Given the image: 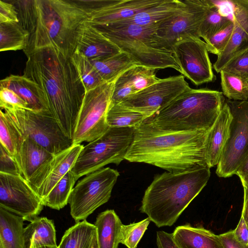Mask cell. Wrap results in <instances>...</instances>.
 <instances>
[{
  "label": "cell",
  "mask_w": 248,
  "mask_h": 248,
  "mask_svg": "<svg viewBox=\"0 0 248 248\" xmlns=\"http://www.w3.org/2000/svg\"><path fill=\"white\" fill-rule=\"evenodd\" d=\"M30 35L19 22L0 23V51L24 50Z\"/></svg>",
  "instance_id": "30"
},
{
  "label": "cell",
  "mask_w": 248,
  "mask_h": 248,
  "mask_svg": "<svg viewBox=\"0 0 248 248\" xmlns=\"http://www.w3.org/2000/svg\"><path fill=\"white\" fill-rule=\"evenodd\" d=\"M119 176L117 170L103 168L78 181L68 200L70 215L76 223L86 220L98 207L108 201Z\"/></svg>",
  "instance_id": "9"
},
{
  "label": "cell",
  "mask_w": 248,
  "mask_h": 248,
  "mask_svg": "<svg viewBox=\"0 0 248 248\" xmlns=\"http://www.w3.org/2000/svg\"><path fill=\"white\" fill-rule=\"evenodd\" d=\"M24 138L13 124L7 114L0 111V142L14 159L22 144Z\"/></svg>",
  "instance_id": "33"
},
{
  "label": "cell",
  "mask_w": 248,
  "mask_h": 248,
  "mask_svg": "<svg viewBox=\"0 0 248 248\" xmlns=\"http://www.w3.org/2000/svg\"><path fill=\"white\" fill-rule=\"evenodd\" d=\"M10 2L16 9L19 24L31 35L33 32L36 24L35 0H12Z\"/></svg>",
  "instance_id": "38"
},
{
  "label": "cell",
  "mask_w": 248,
  "mask_h": 248,
  "mask_svg": "<svg viewBox=\"0 0 248 248\" xmlns=\"http://www.w3.org/2000/svg\"><path fill=\"white\" fill-rule=\"evenodd\" d=\"M23 137H29L52 155L71 147L67 137L49 111L37 112L23 108L3 109Z\"/></svg>",
  "instance_id": "8"
},
{
  "label": "cell",
  "mask_w": 248,
  "mask_h": 248,
  "mask_svg": "<svg viewBox=\"0 0 248 248\" xmlns=\"http://www.w3.org/2000/svg\"><path fill=\"white\" fill-rule=\"evenodd\" d=\"M90 61L98 74L106 82L115 80L125 71L137 65L128 54L123 51Z\"/></svg>",
  "instance_id": "28"
},
{
  "label": "cell",
  "mask_w": 248,
  "mask_h": 248,
  "mask_svg": "<svg viewBox=\"0 0 248 248\" xmlns=\"http://www.w3.org/2000/svg\"><path fill=\"white\" fill-rule=\"evenodd\" d=\"M38 248H58V246H44Z\"/></svg>",
  "instance_id": "52"
},
{
  "label": "cell",
  "mask_w": 248,
  "mask_h": 248,
  "mask_svg": "<svg viewBox=\"0 0 248 248\" xmlns=\"http://www.w3.org/2000/svg\"><path fill=\"white\" fill-rule=\"evenodd\" d=\"M0 87L15 92L28 104L29 110L37 112L49 111L41 89L35 82L23 75H11L0 80Z\"/></svg>",
  "instance_id": "21"
},
{
  "label": "cell",
  "mask_w": 248,
  "mask_h": 248,
  "mask_svg": "<svg viewBox=\"0 0 248 248\" xmlns=\"http://www.w3.org/2000/svg\"><path fill=\"white\" fill-rule=\"evenodd\" d=\"M149 117L146 114L129 109L119 104H111L107 113V122L109 127L135 128Z\"/></svg>",
  "instance_id": "31"
},
{
  "label": "cell",
  "mask_w": 248,
  "mask_h": 248,
  "mask_svg": "<svg viewBox=\"0 0 248 248\" xmlns=\"http://www.w3.org/2000/svg\"><path fill=\"white\" fill-rule=\"evenodd\" d=\"M220 73L223 95L229 100L248 101V80L223 70Z\"/></svg>",
  "instance_id": "35"
},
{
  "label": "cell",
  "mask_w": 248,
  "mask_h": 248,
  "mask_svg": "<svg viewBox=\"0 0 248 248\" xmlns=\"http://www.w3.org/2000/svg\"><path fill=\"white\" fill-rule=\"evenodd\" d=\"M35 6L36 27L23 50L27 57L53 47L70 58L77 48L78 31L88 18L86 12L73 0H35Z\"/></svg>",
  "instance_id": "4"
},
{
  "label": "cell",
  "mask_w": 248,
  "mask_h": 248,
  "mask_svg": "<svg viewBox=\"0 0 248 248\" xmlns=\"http://www.w3.org/2000/svg\"><path fill=\"white\" fill-rule=\"evenodd\" d=\"M85 89L92 90L105 81L98 74L91 61L78 50L70 57Z\"/></svg>",
  "instance_id": "34"
},
{
  "label": "cell",
  "mask_w": 248,
  "mask_h": 248,
  "mask_svg": "<svg viewBox=\"0 0 248 248\" xmlns=\"http://www.w3.org/2000/svg\"><path fill=\"white\" fill-rule=\"evenodd\" d=\"M134 128L109 127L81 149L71 171L76 180L82 176L124 159L134 139Z\"/></svg>",
  "instance_id": "7"
},
{
  "label": "cell",
  "mask_w": 248,
  "mask_h": 248,
  "mask_svg": "<svg viewBox=\"0 0 248 248\" xmlns=\"http://www.w3.org/2000/svg\"><path fill=\"white\" fill-rule=\"evenodd\" d=\"M161 0H93L80 1L88 15L87 22L103 25L131 18Z\"/></svg>",
  "instance_id": "16"
},
{
  "label": "cell",
  "mask_w": 248,
  "mask_h": 248,
  "mask_svg": "<svg viewBox=\"0 0 248 248\" xmlns=\"http://www.w3.org/2000/svg\"><path fill=\"white\" fill-rule=\"evenodd\" d=\"M233 231L234 235L238 241L248 245V228L242 216L236 228Z\"/></svg>",
  "instance_id": "47"
},
{
  "label": "cell",
  "mask_w": 248,
  "mask_h": 248,
  "mask_svg": "<svg viewBox=\"0 0 248 248\" xmlns=\"http://www.w3.org/2000/svg\"><path fill=\"white\" fill-rule=\"evenodd\" d=\"M242 183L244 184L247 187H248V176L244 178H240Z\"/></svg>",
  "instance_id": "51"
},
{
  "label": "cell",
  "mask_w": 248,
  "mask_h": 248,
  "mask_svg": "<svg viewBox=\"0 0 248 248\" xmlns=\"http://www.w3.org/2000/svg\"><path fill=\"white\" fill-rule=\"evenodd\" d=\"M171 53L183 76L196 86L216 79L207 45L201 38L190 37L175 44Z\"/></svg>",
  "instance_id": "15"
},
{
  "label": "cell",
  "mask_w": 248,
  "mask_h": 248,
  "mask_svg": "<svg viewBox=\"0 0 248 248\" xmlns=\"http://www.w3.org/2000/svg\"><path fill=\"white\" fill-rule=\"evenodd\" d=\"M89 248H99L97 236L93 240L90 247Z\"/></svg>",
  "instance_id": "50"
},
{
  "label": "cell",
  "mask_w": 248,
  "mask_h": 248,
  "mask_svg": "<svg viewBox=\"0 0 248 248\" xmlns=\"http://www.w3.org/2000/svg\"><path fill=\"white\" fill-rule=\"evenodd\" d=\"M189 87L182 75L159 78L155 83L130 95L119 104L150 118Z\"/></svg>",
  "instance_id": "14"
},
{
  "label": "cell",
  "mask_w": 248,
  "mask_h": 248,
  "mask_svg": "<svg viewBox=\"0 0 248 248\" xmlns=\"http://www.w3.org/2000/svg\"><path fill=\"white\" fill-rule=\"evenodd\" d=\"M233 21L223 15L216 5L212 9L202 22L199 30L200 38L206 41L209 38L227 27Z\"/></svg>",
  "instance_id": "36"
},
{
  "label": "cell",
  "mask_w": 248,
  "mask_h": 248,
  "mask_svg": "<svg viewBox=\"0 0 248 248\" xmlns=\"http://www.w3.org/2000/svg\"><path fill=\"white\" fill-rule=\"evenodd\" d=\"M244 189V202L241 216L243 217L248 228V187L242 183Z\"/></svg>",
  "instance_id": "48"
},
{
  "label": "cell",
  "mask_w": 248,
  "mask_h": 248,
  "mask_svg": "<svg viewBox=\"0 0 248 248\" xmlns=\"http://www.w3.org/2000/svg\"><path fill=\"white\" fill-rule=\"evenodd\" d=\"M83 147L81 144H73L65 150L53 155L42 164L27 181L42 200L71 170Z\"/></svg>",
  "instance_id": "17"
},
{
  "label": "cell",
  "mask_w": 248,
  "mask_h": 248,
  "mask_svg": "<svg viewBox=\"0 0 248 248\" xmlns=\"http://www.w3.org/2000/svg\"><path fill=\"white\" fill-rule=\"evenodd\" d=\"M18 22L15 6L10 1L0 0V23Z\"/></svg>",
  "instance_id": "44"
},
{
  "label": "cell",
  "mask_w": 248,
  "mask_h": 248,
  "mask_svg": "<svg viewBox=\"0 0 248 248\" xmlns=\"http://www.w3.org/2000/svg\"><path fill=\"white\" fill-rule=\"evenodd\" d=\"M235 174L240 178L248 176V155L244 160Z\"/></svg>",
  "instance_id": "49"
},
{
  "label": "cell",
  "mask_w": 248,
  "mask_h": 248,
  "mask_svg": "<svg viewBox=\"0 0 248 248\" xmlns=\"http://www.w3.org/2000/svg\"><path fill=\"white\" fill-rule=\"evenodd\" d=\"M94 225L99 248H118L123 224L114 210L109 209L100 213Z\"/></svg>",
  "instance_id": "26"
},
{
  "label": "cell",
  "mask_w": 248,
  "mask_h": 248,
  "mask_svg": "<svg viewBox=\"0 0 248 248\" xmlns=\"http://www.w3.org/2000/svg\"><path fill=\"white\" fill-rule=\"evenodd\" d=\"M76 49L90 60L107 57L121 51L118 47L86 21L81 25L78 31Z\"/></svg>",
  "instance_id": "20"
},
{
  "label": "cell",
  "mask_w": 248,
  "mask_h": 248,
  "mask_svg": "<svg viewBox=\"0 0 248 248\" xmlns=\"http://www.w3.org/2000/svg\"><path fill=\"white\" fill-rule=\"evenodd\" d=\"M151 220L147 217L138 222L122 225L120 243L127 248L137 247L147 229Z\"/></svg>",
  "instance_id": "39"
},
{
  "label": "cell",
  "mask_w": 248,
  "mask_h": 248,
  "mask_svg": "<svg viewBox=\"0 0 248 248\" xmlns=\"http://www.w3.org/2000/svg\"><path fill=\"white\" fill-rule=\"evenodd\" d=\"M172 234L180 248H224L218 235L202 227L186 224L177 227Z\"/></svg>",
  "instance_id": "23"
},
{
  "label": "cell",
  "mask_w": 248,
  "mask_h": 248,
  "mask_svg": "<svg viewBox=\"0 0 248 248\" xmlns=\"http://www.w3.org/2000/svg\"><path fill=\"white\" fill-rule=\"evenodd\" d=\"M185 6L184 0H161L132 17L115 23L142 26L160 25L179 14Z\"/></svg>",
  "instance_id": "22"
},
{
  "label": "cell",
  "mask_w": 248,
  "mask_h": 248,
  "mask_svg": "<svg viewBox=\"0 0 248 248\" xmlns=\"http://www.w3.org/2000/svg\"><path fill=\"white\" fill-rule=\"evenodd\" d=\"M1 109L23 108L29 109L28 104L13 91L0 87Z\"/></svg>",
  "instance_id": "42"
},
{
  "label": "cell",
  "mask_w": 248,
  "mask_h": 248,
  "mask_svg": "<svg viewBox=\"0 0 248 248\" xmlns=\"http://www.w3.org/2000/svg\"><path fill=\"white\" fill-rule=\"evenodd\" d=\"M233 28L234 23L232 21L225 28L205 41L208 52L218 56L228 45Z\"/></svg>",
  "instance_id": "40"
},
{
  "label": "cell",
  "mask_w": 248,
  "mask_h": 248,
  "mask_svg": "<svg viewBox=\"0 0 248 248\" xmlns=\"http://www.w3.org/2000/svg\"><path fill=\"white\" fill-rule=\"evenodd\" d=\"M234 28L224 49L217 56L213 67L220 73L234 56L248 49V0H232Z\"/></svg>",
  "instance_id": "18"
},
{
  "label": "cell",
  "mask_w": 248,
  "mask_h": 248,
  "mask_svg": "<svg viewBox=\"0 0 248 248\" xmlns=\"http://www.w3.org/2000/svg\"><path fill=\"white\" fill-rule=\"evenodd\" d=\"M186 6L178 14L158 26L153 34L155 47L171 52L176 43L190 37H199L200 27L216 4L210 0H184Z\"/></svg>",
  "instance_id": "10"
},
{
  "label": "cell",
  "mask_w": 248,
  "mask_h": 248,
  "mask_svg": "<svg viewBox=\"0 0 248 248\" xmlns=\"http://www.w3.org/2000/svg\"><path fill=\"white\" fill-rule=\"evenodd\" d=\"M155 69L140 65H135L124 72L136 93L157 82L158 78ZM134 93V94H135Z\"/></svg>",
  "instance_id": "37"
},
{
  "label": "cell",
  "mask_w": 248,
  "mask_h": 248,
  "mask_svg": "<svg viewBox=\"0 0 248 248\" xmlns=\"http://www.w3.org/2000/svg\"><path fill=\"white\" fill-rule=\"evenodd\" d=\"M156 244L158 248H180L174 241L172 234L163 231L156 232Z\"/></svg>",
  "instance_id": "46"
},
{
  "label": "cell",
  "mask_w": 248,
  "mask_h": 248,
  "mask_svg": "<svg viewBox=\"0 0 248 248\" xmlns=\"http://www.w3.org/2000/svg\"><path fill=\"white\" fill-rule=\"evenodd\" d=\"M225 101L230 107L232 120L230 137L216 171L222 178L235 174L248 155V101Z\"/></svg>",
  "instance_id": "12"
},
{
  "label": "cell",
  "mask_w": 248,
  "mask_h": 248,
  "mask_svg": "<svg viewBox=\"0 0 248 248\" xmlns=\"http://www.w3.org/2000/svg\"><path fill=\"white\" fill-rule=\"evenodd\" d=\"M224 248H248V245L238 241L235 237L233 230L218 235Z\"/></svg>",
  "instance_id": "45"
},
{
  "label": "cell",
  "mask_w": 248,
  "mask_h": 248,
  "mask_svg": "<svg viewBox=\"0 0 248 248\" xmlns=\"http://www.w3.org/2000/svg\"><path fill=\"white\" fill-rule=\"evenodd\" d=\"M24 221L0 207V248H25Z\"/></svg>",
  "instance_id": "25"
},
{
  "label": "cell",
  "mask_w": 248,
  "mask_h": 248,
  "mask_svg": "<svg viewBox=\"0 0 248 248\" xmlns=\"http://www.w3.org/2000/svg\"><path fill=\"white\" fill-rule=\"evenodd\" d=\"M209 168L155 176L147 187L139 209L158 228L171 226L206 186Z\"/></svg>",
  "instance_id": "3"
},
{
  "label": "cell",
  "mask_w": 248,
  "mask_h": 248,
  "mask_svg": "<svg viewBox=\"0 0 248 248\" xmlns=\"http://www.w3.org/2000/svg\"><path fill=\"white\" fill-rule=\"evenodd\" d=\"M0 172L20 174L14 159L1 145L0 146Z\"/></svg>",
  "instance_id": "43"
},
{
  "label": "cell",
  "mask_w": 248,
  "mask_h": 248,
  "mask_svg": "<svg viewBox=\"0 0 248 248\" xmlns=\"http://www.w3.org/2000/svg\"><path fill=\"white\" fill-rule=\"evenodd\" d=\"M96 236L94 224L79 221L65 232L58 248H89Z\"/></svg>",
  "instance_id": "29"
},
{
  "label": "cell",
  "mask_w": 248,
  "mask_h": 248,
  "mask_svg": "<svg viewBox=\"0 0 248 248\" xmlns=\"http://www.w3.org/2000/svg\"><path fill=\"white\" fill-rule=\"evenodd\" d=\"M232 116L226 101L215 123L208 131L204 155L209 168L217 166L230 137Z\"/></svg>",
  "instance_id": "19"
},
{
  "label": "cell",
  "mask_w": 248,
  "mask_h": 248,
  "mask_svg": "<svg viewBox=\"0 0 248 248\" xmlns=\"http://www.w3.org/2000/svg\"><path fill=\"white\" fill-rule=\"evenodd\" d=\"M207 132L164 131L148 118L134 128V139L125 159L153 165L170 172L209 168L204 155Z\"/></svg>",
  "instance_id": "2"
},
{
  "label": "cell",
  "mask_w": 248,
  "mask_h": 248,
  "mask_svg": "<svg viewBox=\"0 0 248 248\" xmlns=\"http://www.w3.org/2000/svg\"><path fill=\"white\" fill-rule=\"evenodd\" d=\"M158 26L114 23L93 26L137 65L156 70L171 68L180 72L172 53L157 49L154 45L153 34Z\"/></svg>",
  "instance_id": "6"
},
{
  "label": "cell",
  "mask_w": 248,
  "mask_h": 248,
  "mask_svg": "<svg viewBox=\"0 0 248 248\" xmlns=\"http://www.w3.org/2000/svg\"><path fill=\"white\" fill-rule=\"evenodd\" d=\"M42 200L20 174L0 172V207L32 221L44 207Z\"/></svg>",
  "instance_id": "13"
},
{
  "label": "cell",
  "mask_w": 248,
  "mask_h": 248,
  "mask_svg": "<svg viewBox=\"0 0 248 248\" xmlns=\"http://www.w3.org/2000/svg\"><path fill=\"white\" fill-rule=\"evenodd\" d=\"M24 138L14 160L20 175L27 181L34 172L53 155L30 137Z\"/></svg>",
  "instance_id": "24"
},
{
  "label": "cell",
  "mask_w": 248,
  "mask_h": 248,
  "mask_svg": "<svg viewBox=\"0 0 248 248\" xmlns=\"http://www.w3.org/2000/svg\"><path fill=\"white\" fill-rule=\"evenodd\" d=\"M25 248L57 246L54 222L46 217H37L24 228Z\"/></svg>",
  "instance_id": "27"
},
{
  "label": "cell",
  "mask_w": 248,
  "mask_h": 248,
  "mask_svg": "<svg viewBox=\"0 0 248 248\" xmlns=\"http://www.w3.org/2000/svg\"><path fill=\"white\" fill-rule=\"evenodd\" d=\"M72 172L69 171L43 200L44 206L59 210L68 203V200L76 182Z\"/></svg>",
  "instance_id": "32"
},
{
  "label": "cell",
  "mask_w": 248,
  "mask_h": 248,
  "mask_svg": "<svg viewBox=\"0 0 248 248\" xmlns=\"http://www.w3.org/2000/svg\"><path fill=\"white\" fill-rule=\"evenodd\" d=\"M27 58L23 76L38 85L49 112L72 140L85 89L70 58L53 47L35 51Z\"/></svg>",
  "instance_id": "1"
},
{
  "label": "cell",
  "mask_w": 248,
  "mask_h": 248,
  "mask_svg": "<svg viewBox=\"0 0 248 248\" xmlns=\"http://www.w3.org/2000/svg\"><path fill=\"white\" fill-rule=\"evenodd\" d=\"M115 81L105 82L85 92L72 140L73 144L92 141L109 128L106 117Z\"/></svg>",
  "instance_id": "11"
},
{
  "label": "cell",
  "mask_w": 248,
  "mask_h": 248,
  "mask_svg": "<svg viewBox=\"0 0 248 248\" xmlns=\"http://www.w3.org/2000/svg\"><path fill=\"white\" fill-rule=\"evenodd\" d=\"M225 101L219 91L189 87L149 119L155 127L164 131L208 132Z\"/></svg>",
  "instance_id": "5"
},
{
  "label": "cell",
  "mask_w": 248,
  "mask_h": 248,
  "mask_svg": "<svg viewBox=\"0 0 248 248\" xmlns=\"http://www.w3.org/2000/svg\"><path fill=\"white\" fill-rule=\"evenodd\" d=\"M222 70L248 80V49L232 58Z\"/></svg>",
  "instance_id": "41"
}]
</instances>
